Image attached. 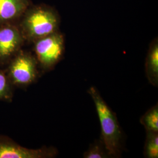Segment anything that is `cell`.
I'll return each mask as SVG.
<instances>
[{
	"label": "cell",
	"mask_w": 158,
	"mask_h": 158,
	"mask_svg": "<svg viewBox=\"0 0 158 158\" xmlns=\"http://www.w3.org/2000/svg\"><path fill=\"white\" fill-rule=\"evenodd\" d=\"M88 93L94 103L100 122L102 142L110 156L117 157L121 153L122 132L117 116L96 87H91Z\"/></svg>",
	"instance_id": "6da1fadb"
},
{
	"label": "cell",
	"mask_w": 158,
	"mask_h": 158,
	"mask_svg": "<svg viewBox=\"0 0 158 158\" xmlns=\"http://www.w3.org/2000/svg\"><path fill=\"white\" fill-rule=\"evenodd\" d=\"M60 18L56 12L45 6H38L28 12L23 25L31 39L36 40L57 31Z\"/></svg>",
	"instance_id": "7a4b0ae2"
},
{
	"label": "cell",
	"mask_w": 158,
	"mask_h": 158,
	"mask_svg": "<svg viewBox=\"0 0 158 158\" xmlns=\"http://www.w3.org/2000/svg\"><path fill=\"white\" fill-rule=\"evenodd\" d=\"M35 52L40 63L46 68L56 64L62 56L64 39L57 31L36 40Z\"/></svg>",
	"instance_id": "3957f363"
},
{
	"label": "cell",
	"mask_w": 158,
	"mask_h": 158,
	"mask_svg": "<svg viewBox=\"0 0 158 158\" xmlns=\"http://www.w3.org/2000/svg\"><path fill=\"white\" fill-rule=\"evenodd\" d=\"M12 75L19 84L31 83L35 77L36 68L34 59L28 55L18 57L12 67Z\"/></svg>",
	"instance_id": "277c9868"
},
{
	"label": "cell",
	"mask_w": 158,
	"mask_h": 158,
	"mask_svg": "<svg viewBox=\"0 0 158 158\" xmlns=\"http://www.w3.org/2000/svg\"><path fill=\"white\" fill-rule=\"evenodd\" d=\"M44 150H32L10 145H0V158H40L48 156Z\"/></svg>",
	"instance_id": "5b68a950"
},
{
	"label": "cell",
	"mask_w": 158,
	"mask_h": 158,
	"mask_svg": "<svg viewBox=\"0 0 158 158\" xmlns=\"http://www.w3.org/2000/svg\"><path fill=\"white\" fill-rule=\"evenodd\" d=\"M145 72L147 79L150 83L155 87H158V38L153 40L148 49L145 63Z\"/></svg>",
	"instance_id": "8992f818"
},
{
	"label": "cell",
	"mask_w": 158,
	"mask_h": 158,
	"mask_svg": "<svg viewBox=\"0 0 158 158\" xmlns=\"http://www.w3.org/2000/svg\"><path fill=\"white\" fill-rule=\"evenodd\" d=\"M28 5L27 0H0V21H6L20 15Z\"/></svg>",
	"instance_id": "52a82bcc"
},
{
	"label": "cell",
	"mask_w": 158,
	"mask_h": 158,
	"mask_svg": "<svg viewBox=\"0 0 158 158\" xmlns=\"http://www.w3.org/2000/svg\"><path fill=\"white\" fill-rule=\"evenodd\" d=\"M19 35L16 29L6 27L0 29V56L10 55L18 45Z\"/></svg>",
	"instance_id": "ba28073f"
},
{
	"label": "cell",
	"mask_w": 158,
	"mask_h": 158,
	"mask_svg": "<svg viewBox=\"0 0 158 158\" xmlns=\"http://www.w3.org/2000/svg\"><path fill=\"white\" fill-rule=\"evenodd\" d=\"M140 121L147 131L158 132V105L150 108L142 117Z\"/></svg>",
	"instance_id": "9c48e42d"
},
{
	"label": "cell",
	"mask_w": 158,
	"mask_h": 158,
	"mask_svg": "<svg viewBox=\"0 0 158 158\" xmlns=\"http://www.w3.org/2000/svg\"><path fill=\"white\" fill-rule=\"evenodd\" d=\"M144 155L147 158H158V132H157L147 131Z\"/></svg>",
	"instance_id": "30bf717a"
},
{
	"label": "cell",
	"mask_w": 158,
	"mask_h": 158,
	"mask_svg": "<svg viewBox=\"0 0 158 158\" xmlns=\"http://www.w3.org/2000/svg\"><path fill=\"white\" fill-rule=\"evenodd\" d=\"M85 158H106L110 157L102 141L96 142L89 147L83 155Z\"/></svg>",
	"instance_id": "8fae6325"
},
{
	"label": "cell",
	"mask_w": 158,
	"mask_h": 158,
	"mask_svg": "<svg viewBox=\"0 0 158 158\" xmlns=\"http://www.w3.org/2000/svg\"><path fill=\"white\" fill-rule=\"evenodd\" d=\"M6 83L5 77L0 74V94H1L6 89Z\"/></svg>",
	"instance_id": "7c38bea8"
}]
</instances>
